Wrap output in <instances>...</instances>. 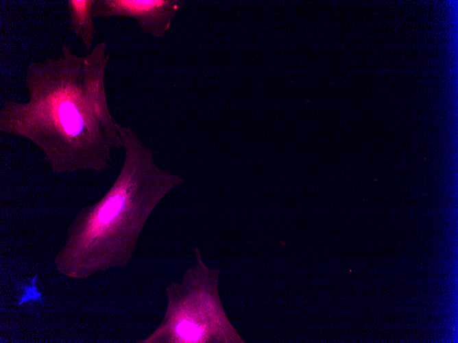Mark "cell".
I'll return each mask as SVG.
<instances>
[{
	"label": "cell",
	"instance_id": "cell-1",
	"mask_svg": "<svg viewBox=\"0 0 458 343\" xmlns=\"http://www.w3.org/2000/svg\"><path fill=\"white\" fill-rule=\"evenodd\" d=\"M61 51L58 58L29 62L25 79L29 99L3 102L0 131L34 143L54 174L103 172L112 150L123 147L106 93L110 52L104 41L84 55L67 45Z\"/></svg>",
	"mask_w": 458,
	"mask_h": 343
},
{
	"label": "cell",
	"instance_id": "cell-2",
	"mask_svg": "<svg viewBox=\"0 0 458 343\" xmlns=\"http://www.w3.org/2000/svg\"><path fill=\"white\" fill-rule=\"evenodd\" d=\"M125 156L105 195L84 209L69 230L67 251L92 252L105 266L125 263L149 216L184 178L157 165L154 153L130 126L117 123Z\"/></svg>",
	"mask_w": 458,
	"mask_h": 343
},
{
	"label": "cell",
	"instance_id": "cell-3",
	"mask_svg": "<svg viewBox=\"0 0 458 343\" xmlns=\"http://www.w3.org/2000/svg\"><path fill=\"white\" fill-rule=\"evenodd\" d=\"M195 264L181 282L166 288L167 306L159 327L143 342L244 343L222 306L220 270L208 268L194 247Z\"/></svg>",
	"mask_w": 458,
	"mask_h": 343
},
{
	"label": "cell",
	"instance_id": "cell-4",
	"mask_svg": "<svg viewBox=\"0 0 458 343\" xmlns=\"http://www.w3.org/2000/svg\"><path fill=\"white\" fill-rule=\"evenodd\" d=\"M182 0H97L94 18L125 16L136 20L142 31L163 38L184 4Z\"/></svg>",
	"mask_w": 458,
	"mask_h": 343
},
{
	"label": "cell",
	"instance_id": "cell-5",
	"mask_svg": "<svg viewBox=\"0 0 458 343\" xmlns=\"http://www.w3.org/2000/svg\"><path fill=\"white\" fill-rule=\"evenodd\" d=\"M96 1L97 0L67 1L70 29L82 40L88 53L92 50L97 33L92 14Z\"/></svg>",
	"mask_w": 458,
	"mask_h": 343
},
{
	"label": "cell",
	"instance_id": "cell-6",
	"mask_svg": "<svg viewBox=\"0 0 458 343\" xmlns=\"http://www.w3.org/2000/svg\"><path fill=\"white\" fill-rule=\"evenodd\" d=\"M36 279V277L33 279L29 286H25L24 293L21 297L19 305L23 304V303L29 300H37L42 298L41 294L37 291V289L35 286Z\"/></svg>",
	"mask_w": 458,
	"mask_h": 343
}]
</instances>
